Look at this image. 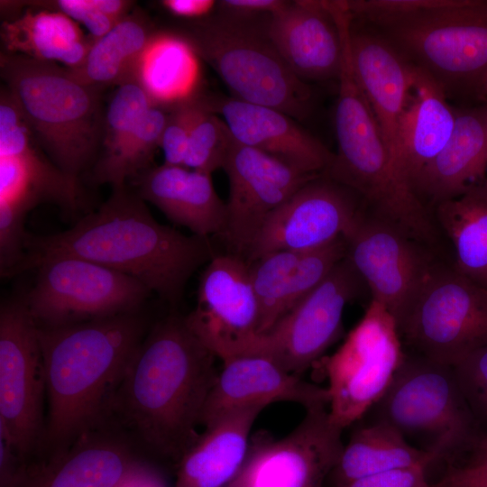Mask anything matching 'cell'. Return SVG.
Listing matches in <instances>:
<instances>
[{"instance_id": "cell-32", "label": "cell", "mask_w": 487, "mask_h": 487, "mask_svg": "<svg viewBox=\"0 0 487 487\" xmlns=\"http://www.w3.org/2000/svg\"><path fill=\"white\" fill-rule=\"evenodd\" d=\"M146 19L129 14L101 38L95 40L82 63L67 69L80 83L95 87L136 79L138 67L155 37Z\"/></svg>"}, {"instance_id": "cell-23", "label": "cell", "mask_w": 487, "mask_h": 487, "mask_svg": "<svg viewBox=\"0 0 487 487\" xmlns=\"http://www.w3.org/2000/svg\"><path fill=\"white\" fill-rule=\"evenodd\" d=\"M240 143L270 154L308 174H322L334 153L287 114L234 97L205 101Z\"/></svg>"}, {"instance_id": "cell-11", "label": "cell", "mask_w": 487, "mask_h": 487, "mask_svg": "<svg viewBox=\"0 0 487 487\" xmlns=\"http://www.w3.org/2000/svg\"><path fill=\"white\" fill-rule=\"evenodd\" d=\"M24 299L38 326H53L139 310L151 290L136 279L85 259L41 261Z\"/></svg>"}, {"instance_id": "cell-2", "label": "cell", "mask_w": 487, "mask_h": 487, "mask_svg": "<svg viewBox=\"0 0 487 487\" xmlns=\"http://www.w3.org/2000/svg\"><path fill=\"white\" fill-rule=\"evenodd\" d=\"M70 229L47 236L26 235L14 274L41 261L73 256L131 276L171 305L202 264L216 255L208 237L186 235L157 222L145 202L125 186Z\"/></svg>"}, {"instance_id": "cell-48", "label": "cell", "mask_w": 487, "mask_h": 487, "mask_svg": "<svg viewBox=\"0 0 487 487\" xmlns=\"http://www.w3.org/2000/svg\"><path fill=\"white\" fill-rule=\"evenodd\" d=\"M485 288L487 289V284L485 285Z\"/></svg>"}, {"instance_id": "cell-42", "label": "cell", "mask_w": 487, "mask_h": 487, "mask_svg": "<svg viewBox=\"0 0 487 487\" xmlns=\"http://www.w3.org/2000/svg\"><path fill=\"white\" fill-rule=\"evenodd\" d=\"M430 487H487V461L464 465L448 464Z\"/></svg>"}, {"instance_id": "cell-38", "label": "cell", "mask_w": 487, "mask_h": 487, "mask_svg": "<svg viewBox=\"0 0 487 487\" xmlns=\"http://www.w3.org/2000/svg\"><path fill=\"white\" fill-rule=\"evenodd\" d=\"M23 6L61 13L84 25L92 40H97L112 30L130 13L133 2L125 0H48L25 1Z\"/></svg>"}, {"instance_id": "cell-22", "label": "cell", "mask_w": 487, "mask_h": 487, "mask_svg": "<svg viewBox=\"0 0 487 487\" xmlns=\"http://www.w3.org/2000/svg\"><path fill=\"white\" fill-rule=\"evenodd\" d=\"M346 254V241L341 236L315 249L274 251L248 262L260 334L317 287Z\"/></svg>"}, {"instance_id": "cell-10", "label": "cell", "mask_w": 487, "mask_h": 487, "mask_svg": "<svg viewBox=\"0 0 487 487\" xmlns=\"http://www.w3.org/2000/svg\"><path fill=\"white\" fill-rule=\"evenodd\" d=\"M398 326L413 354L453 366L487 345V289L438 262Z\"/></svg>"}, {"instance_id": "cell-3", "label": "cell", "mask_w": 487, "mask_h": 487, "mask_svg": "<svg viewBox=\"0 0 487 487\" xmlns=\"http://www.w3.org/2000/svg\"><path fill=\"white\" fill-rule=\"evenodd\" d=\"M146 328L139 310L38 326L48 400L41 460L106 424L111 400Z\"/></svg>"}, {"instance_id": "cell-1", "label": "cell", "mask_w": 487, "mask_h": 487, "mask_svg": "<svg viewBox=\"0 0 487 487\" xmlns=\"http://www.w3.org/2000/svg\"><path fill=\"white\" fill-rule=\"evenodd\" d=\"M216 358L185 317L168 316L134 351L108 418L130 429L146 452L177 466L198 436L196 427L218 375Z\"/></svg>"}, {"instance_id": "cell-39", "label": "cell", "mask_w": 487, "mask_h": 487, "mask_svg": "<svg viewBox=\"0 0 487 487\" xmlns=\"http://www.w3.org/2000/svg\"><path fill=\"white\" fill-rule=\"evenodd\" d=\"M168 107L169 115L161 148L165 163L182 166L191 131L206 107L205 101L191 96Z\"/></svg>"}, {"instance_id": "cell-5", "label": "cell", "mask_w": 487, "mask_h": 487, "mask_svg": "<svg viewBox=\"0 0 487 487\" xmlns=\"http://www.w3.org/2000/svg\"><path fill=\"white\" fill-rule=\"evenodd\" d=\"M343 47L335 112L337 152L322 175L358 195L372 214L403 225L419 212L420 201L395 166L374 115L356 80L351 57L352 20L336 18Z\"/></svg>"}, {"instance_id": "cell-46", "label": "cell", "mask_w": 487, "mask_h": 487, "mask_svg": "<svg viewBox=\"0 0 487 487\" xmlns=\"http://www.w3.org/2000/svg\"><path fill=\"white\" fill-rule=\"evenodd\" d=\"M473 449L475 455L473 462L487 461V434L479 439Z\"/></svg>"}, {"instance_id": "cell-9", "label": "cell", "mask_w": 487, "mask_h": 487, "mask_svg": "<svg viewBox=\"0 0 487 487\" xmlns=\"http://www.w3.org/2000/svg\"><path fill=\"white\" fill-rule=\"evenodd\" d=\"M405 356L395 318L372 299L338 349L315 363L328 380L331 420L344 429L362 418L385 393Z\"/></svg>"}, {"instance_id": "cell-29", "label": "cell", "mask_w": 487, "mask_h": 487, "mask_svg": "<svg viewBox=\"0 0 487 487\" xmlns=\"http://www.w3.org/2000/svg\"><path fill=\"white\" fill-rule=\"evenodd\" d=\"M0 157L17 160L41 202L77 209L78 183L66 175L41 147L20 105L5 86L0 95Z\"/></svg>"}, {"instance_id": "cell-26", "label": "cell", "mask_w": 487, "mask_h": 487, "mask_svg": "<svg viewBox=\"0 0 487 487\" xmlns=\"http://www.w3.org/2000/svg\"><path fill=\"white\" fill-rule=\"evenodd\" d=\"M455 119L456 111L447 103L443 87L416 67L414 84L400 119L393 153L394 164L411 187L448 142Z\"/></svg>"}, {"instance_id": "cell-33", "label": "cell", "mask_w": 487, "mask_h": 487, "mask_svg": "<svg viewBox=\"0 0 487 487\" xmlns=\"http://www.w3.org/2000/svg\"><path fill=\"white\" fill-rule=\"evenodd\" d=\"M438 229L450 239L457 271L487 284V179L457 198L436 205Z\"/></svg>"}, {"instance_id": "cell-21", "label": "cell", "mask_w": 487, "mask_h": 487, "mask_svg": "<svg viewBox=\"0 0 487 487\" xmlns=\"http://www.w3.org/2000/svg\"><path fill=\"white\" fill-rule=\"evenodd\" d=\"M264 33L302 80L338 78L342 40L326 1L288 2L269 16Z\"/></svg>"}, {"instance_id": "cell-31", "label": "cell", "mask_w": 487, "mask_h": 487, "mask_svg": "<svg viewBox=\"0 0 487 487\" xmlns=\"http://www.w3.org/2000/svg\"><path fill=\"white\" fill-rule=\"evenodd\" d=\"M434 463L431 454L413 446L395 427L372 421L354 431L326 481L344 487L372 474Z\"/></svg>"}, {"instance_id": "cell-47", "label": "cell", "mask_w": 487, "mask_h": 487, "mask_svg": "<svg viewBox=\"0 0 487 487\" xmlns=\"http://www.w3.org/2000/svg\"><path fill=\"white\" fill-rule=\"evenodd\" d=\"M479 90H482V92L487 94V72L481 80Z\"/></svg>"}, {"instance_id": "cell-45", "label": "cell", "mask_w": 487, "mask_h": 487, "mask_svg": "<svg viewBox=\"0 0 487 487\" xmlns=\"http://www.w3.org/2000/svg\"><path fill=\"white\" fill-rule=\"evenodd\" d=\"M161 5L171 14L180 18H201L216 5L213 0H163Z\"/></svg>"}, {"instance_id": "cell-19", "label": "cell", "mask_w": 487, "mask_h": 487, "mask_svg": "<svg viewBox=\"0 0 487 487\" xmlns=\"http://www.w3.org/2000/svg\"><path fill=\"white\" fill-rule=\"evenodd\" d=\"M106 425L48 459L26 464L19 487H134L162 478L125 436Z\"/></svg>"}, {"instance_id": "cell-20", "label": "cell", "mask_w": 487, "mask_h": 487, "mask_svg": "<svg viewBox=\"0 0 487 487\" xmlns=\"http://www.w3.org/2000/svg\"><path fill=\"white\" fill-rule=\"evenodd\" d=\"M223 363L202 412L204 426L229 411L253 405L289 401L306 410L329 406L327 387L287 372L265 355H244Z\"/></svg>"}, {"instance_id": "cell-6", "label": "cell", "mask_w": 487, "mask_h": 487, "mask_svg": "<svg viewBox=\"0 0 487 487\" xmlns=\"http://www.w3.org/2000/svg\"><path fill=\"white\" fill-rule=\"evenodd\" d=\"M370 410L372 421L392 426L413 446L447 465L480 439L452 366L413 353H406L389 388Z\"/></svg>"}, {"instance_id": "cell-16", "label": "cell", "mask_w": 487, "mask_h": 487, "mask_svg": "<svg viewBox=\"0 0 487 487\" xmlns=\"http://www.w3.org/2000/svg\"><path fill=\"white\" fill-rule=\"evenodd\" d=\"M364 285L346 256L262 335L261 355L301 376L340 337L345 306L361 294Z\"/></svg>"}, {"instance_id": "cell-24", "label": "cell", "mask_w": 487, "mask_h": 487, "mask_svg": "<svg viewBox=\"0 0 487 487\" xmlns=\"http://www.w3.org/2000/svg\"><path fill=\"white\" fill-rule=\"evenodd\" d=\"M350 47L356 80L393 161L398 126L410 96L416 67L376 31L352 26Z\"/></svg>"}, {"instance_id": "cell-27", "label": "cell", "mask_w": 487, "mask_h": 487, "mask_svg": "<svg viewBox=\"0 0 487 487\" xmlns=\"http://www.w3.org/2000/svg\"><path fill=\"white\" fill-rule=\"evenodd\" d=\"M487 107L456 111L452 134L412 187L435 206L459 197L485 179Z\"/></svg>"}, {"instance_id": "cell-8", "label": "cell", "mask_w": 487, "mask_h": 487, "mask_svg": "<svg viewBox=\"0 0 487 487\" xmlns=\"http://www.w3.org/2000/svg\"><path fill=\"white\" fill-rule=\"evenodd\" d=\"M374 28L446 95L466 87L480 89L487 72V3L444 0Z\"/></svg>"}, {"instance_id": "cell-4", "label": "cell", "mask_w": 487, "mask_h": 487, "mask_svg": "<svg viewBox=\"0 0 487 487\" xmlns=\"http://www.w3.org/2000/svg\"><path fill=\"white\" fill-rule=\"evenodd\" d=\"M0 74L42 150L78 180L102 146L99 88L80 83L57 63L5 51L0 54Z\"/></svg>"}, {"instance_id": "cell-37", "label": "cell", "mask_w": 487, "mask_h": 487, "mask_svg": "<svg viewBox=\"0 0 487 487\" xmlns=\"http://www.w3.org/2000/svg\"><path fill=\"white\" fill-rule=\"evenodd\" d=\"M205 106L191 131L182 167L212 174L222 169L234 137L224 120Z\"/></svg>"}, {"instance_id": "cell-25", "label": "cell", "mask_w": 487, "mask_h": 487, "mask_svg": "<svg viewBox=\"0 0 487 487\" xmlns=\"http://www.w3.org/2000/svg\"><path fill=\"white\" fill-rule=\"evenodd\" d=\"M211 176L164 163L135 177L136 194L195 235L222 236L226 225V206L218 197Z\"/></svg>"}, {"instance_id": "cell-13", "label": "cell", "mask_w": 487, "mask_h": 487, "mask_svg": "<svg viewBox=\"0 0 487 487\" xmlns=\"http://www.w3.org/2000/svg\"><path fill=\"white\" fill-rule=\"evenodd\" d=\"M344 237L346 256L372 299L384 306L399 326L438 263L433 250L366 208Z\"/></svg>"}, {"instance_id": "cell-36", "label": "cell", "mask_w": 487, "mask_h": 487, "mask_svg": "<svg viewBox=\"0 0 487 487\" xmlns=\"http://www.w3.org/2000/svg\"><path fill=\"white\" fill-rule=\"evenodd\" d=\"M152 106V98L137 79L118 86L105 114L102 153L94 172L115 160Z\"/></svg>"}, {"instance_id": "cell-40", "label": "cell", "mask_w": 487, "mask_h": 487, "mask_svg": "<svg viewBox=\"0 0 487 487\" xmlns=\"http://www.w3.org/2000/svg\"><path fill=\"white\" fill-rule=\"evenodd\" d=\"M452 368L476 421L487 422V345L466 354Z\"/></svg>"}, {"instance_id": "cell-41", "label": "cell", "mask_w": 487, "mask_h": 487, "mask_svg": "<svg viewBox=\"0 0 487 487\" xmlns=\"http://www.w3.org/2000/svg\"><path fill=\"white\" fill-rule=\"evenodd\" d=\"M428 466L393 469L355 480L344 487H430Z\"/></svg>"}, {"instance_id": "cell-35", "label": "cell", "mask_w": 487, "mask_h": 487, "mask_svg": "<svg viewBox=\"0 0 487 487\" xmlns=\"http://www.w3.org/2000/svg\"><path fill=\"white\" fill-rule=\"evenodd\" d=\"M168 115V106H152L115 160L103 170L94 172L95 180L119 188L125 186L127 179L135 178L149 169L155 150L161 147Z\"/></svg>"}, {"instance_id": "cell-14", "label": "cell", "mask_w": 487, "mask_h": 487, "mask_svg": "<svg viewBox=\"0 0 487 487\" xmlns=\"http://www.w3.org/2000/svg\"><path fill=\"white\" fill-rule=\"evenodd\" d=\"M342 431L326 407L306 410L282 438L258 431L250 437L239 471L225 487H324L344 448Z\"/></svg>"}, {"instance_id": "cell-43", "label": "cell", "mask_w": 487, "mask_h": 487, "mask_svg": "<svg viewBox=\"0 0 487 487\" xmlns=\"http://www.w3.org/2000/svg\"><path fill=\"white\" fill-rule=\"evenodd\" d=\"M287 3L282 0H222L218 5L231 17L229 19L243 22L264 14L271 16Z\"/></svg>"}, {"instance_id": "cell-17", "label": "cell", "mask_w": 487, "mask_h": 487, "mask_svg": "<svg viewBox=\"0 0 487 487\" xmlns=\"http://www.w3.org/2000/svg\"><path fill=\"white\" fill-rule=\"evenodd\" d=\"M365 208L356 193L320 174L267 218L247 262L280 250H310L345 236Z\"/></svg>"}, {"instance_id": "cell-30", "label": "cell", "mask_w": 487, "mask_h": 487, "mask_svg": "<svg viewBox=\"0 0 487 487\" xmlns=\"http://www.w3.org/2000/svg\"><path fill=\"white\" fill-rule=\"evenodd\" d=\"M0 36L5 52L60 62L67 69L79 66L94 41L67 15L34 7L4 21Z\"/></svg>"}, {"instance_id": "cell-18", "label": "cell", "mask_w": 487, "mask_h": 487, "mask_svg": "<svg viewBox=\"0 0 487 487\" xmlns=\"http://www.w3.org/2000/svg\"><path fill=\"white\" fill-rule=\"evenodd\" d=\"M222 169L229 182L222 235L244 258L267 218L319 175L308 174L234 138Z\"/></svg>"}, {"instance_id": "cell-44", "label": "cell", "mask_w": 487, "mask_h": 487, "mask_svg": "<svg viewBox=\"0 0 487 487\" xmlns=\"http://www.w3.org/2000/svg\"><path fill=\"white\" fill-rule=\"evenodd\" d=\"M25 465L7 436L0 432V487H19Z\"/></svg>"}, {"instance_id": "cell-28", "label": "cell", "mask_w": 487, "mask_h": 487, "mask_svg": "<svg viewBox=\"0 0 487 487\" xmlns=\"http://www.w3.org/2000/svg\"><path fill=\"white\" fill-rule=\"evenodd\" d=\"M265 407L236 409L205 426L177 464L175 487H225L243 464L251 428Z\"/></svg>"}, {"instance_id": "cell-12", "label": "cell", "mask_w": 487, "mask_h": 487, "mask_svg": "<svg viewBox=\"0 0 487 487\" xmlns=\"http://www.w3.org/2000/svg\"><path fill=\"white\" fill-rule=\"evenodd\" d=\"M44 396L38 326L24 299L6 301L0 310V432L26 464L42 438Z\"/></svg>"}, {"instance_id": "cell-15", "label": "cell", "mask_w": 487, "mask_h": 487, "mask_svg": "<svg viewBox=\"0 0 487 487\" xmlns=\"http://www.w3.org/2000/svg\"><path fill=\"white\" fill-rule=\"evenodd\" d=\"M259 318L247 260L234 253L216 254L201 273L196 307L185 317L190 330L225 362L261 354Z\"/></svg>"}, {"instance_id": "cell-7", "label": "cell", "mask_w": 487, "mask_h": 487, "mask_svg": "<svg viewBox=\"0 0 487 487\" xmlns=\"http://www.w3.org/2000/svg\"><path fill=\"white\" fill-rule=\"evenodd\" d=\"M233 94L247 103L306 118L312 92L284 62L265 33L229 18L197 24L184 38Z\"/></svg>"}, {"instance_id": "cell-34", "label": "cell", "mask_w": 487, "mask_h": 487, "mask_svg": "<svg viewBox=\"0 0 487 487\" xmlns=\"http://www.w3.org/2000/svg\"><path fill=\"white\" fill-rule=\"evenodd\" d=\"M196 56L184 38L156 34L141 60L136 79L154 105L169 106L192 96Z\"/></svg>"}]
</instances>
